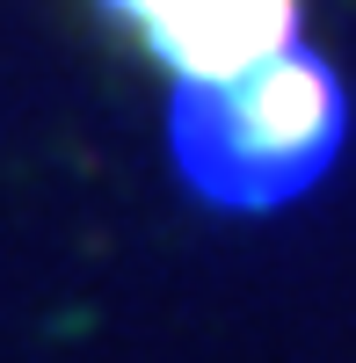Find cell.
<instances>
[{"label": "cell", "mask_w": 356, "mask_h": 363, "mask_svg": "<svg viewBox=\"0 0 356 363\" xmlns=\"http://www.w3.org/2000/svg\"><path fill=\"white\" fill-rule=\"evenodd\" d=\"M167 153L196 203L226 218H269L313 196L349 153V87L306 44L218 80H174Z\"/></svg>", "instance_id": "6da1fadb"}, {"label": "cell", "mask_w": 356, "mask_h": 363, "mask_svg": "<svg viewBox=\"0 0 356 363\" xmlns=\"http://www.w3.org/2000/svg\"><path fill=\"white\" fill-rule=\"evenodd\" d=\"M174 80H218L299 44L306 0H95Z\"/></svg>", "instance_id": "7a4b0ae2"}]
</instances>
